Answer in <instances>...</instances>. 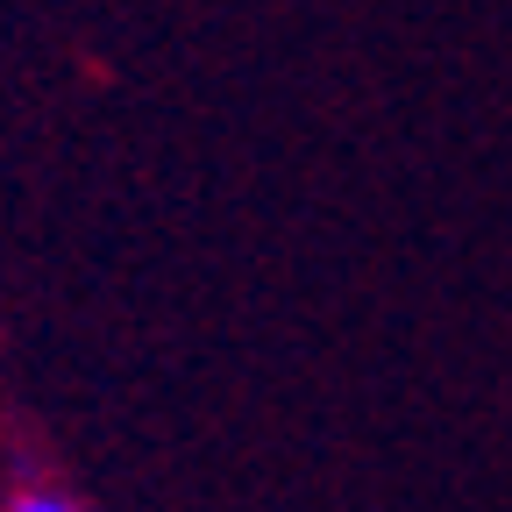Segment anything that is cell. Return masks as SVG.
Segmentation results:
<instances>
[{
    "instance_id": "cell-1",
    "label": "cell",
    "mask_w": 512,
    "mask_h": 512,
    "mask_svg": "<svg viewBox=\"0 0 512 512\" xmlns=\"http://www.w3.org/2000/svg\"><path fill=\"white\" fill-rule=\"evenodd\" d=\"M15 512H79V505H72V498H57V491H22Z\"/></svg>"
}]
</instances>
